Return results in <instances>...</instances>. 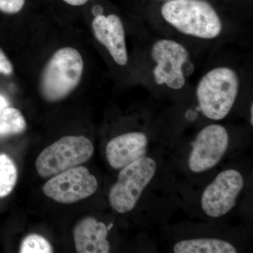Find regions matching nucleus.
Returning a JSON list of instances; mask_svg holds the SVG:
<instances>
[{
    "label": "nucleus",
    "mask_w": 253,
    "mask_h": 253,
    "mask_svg": "<svg viewBox=\"0 0 253 253\" xmlns=\"http://www.w3.org/2000/svg\"><path fill=\"white\" fill-rule=\"evenodd\" d=\"M63 1L71 6H79L86 4L88 0H63Z\"/></svg>",
    "instance_id": "obj_20"
},
{
    "label": "nucleus",
    "mask_w": 253,
    "mask_h": 253,
    "mask_svg": "<svg viewBox=\"0 0 253 253\" xmlns=\"http://www.w3.org/2000/svg\"><path fill=\"white\" fill-rule=\"evenodd\" d=\"M18 169L13 160L6 154H0V198L11 194L16 186Z\"/></svg>",
    "instance_id": "obj_15"
},
{
    "label": "nucleus",
    "mask_w": 253,
    "mask_h": 253,
    "mask_svg": "<svg viewBox=\"0 0 253 253\" xmlns=\"http://www.w3.org/2000/svg\"><path fill=\"white\" fill-rule=\"evenodd\" d=\"M161 14L168 23L186 36L211 40L222 31L217 11L205 0H169L163 4Z\"/></svg>",
    "instance_id": "obj_1"
},
{
    "label": "nucleus",
    "mask_w": 253,
    "mask_h": 253,
    "mask_svg": "<svg viewBox=\"0 0 253 253\" xmlns=\"http://www.w3.org/2000/svg\"><path fill=\"white\" fill-rule=\"evenodd\" d=\"M156 169V161L146 156L121 169L117 181L109 194V204L113 209L121 214L133 211L154 179Z\"/></svg>",
    "instance_id": "obj_4"
},
{
    "label": "nucleus",
    "mask_w": 253,
    "mask_h": 253,
    "mask_svg": "<svg viewBox=\"0 0 253 253\" xmlns=\"http://www.w3.org/2000/svg\"><path fill=\"white\" fill-rule=\"evenodd\" d=\"M9 103L6 98L0 94V114L4 111L5 109L9 107Z\"/></svg>",
    "instance_id": "obj_19"
},
{
    "label": "nucleus",
    "mask_w": 253,
    "mask_h": 253,
    "mask_svg": "<svg viewBox=\"0 0 253 253\" xmlns=\"http://www.w3.org/2000/svg\"><path fill=\"white\" fill-rule=\"evenodd\" d=\"M94 154V146L84 136H66L43 150L37 158L36 168L42 178L51 177L86 162Z\"/></svg>",
    "instance_id": "obj_5"
},
{
    "label": "nucleus",
    "mask_w": 253,
    "mask_h": 253,
    "mask_svg": "<svg viewBox=\"0 0 253 253\" xmlns=\"http://www.w3.org/2000/svg\"><path fill=\"white\" fill-rule=\"evenodd\" d=\"M250 122H251V126H253V104H251V118H250Z\"/></svg>",
    "instance_id": "obj_21"
},
{
    "label": "nucleus",
    "mask_w": 253,
    "mask_h": 253,
    "mask_svg": "<svg viewBox=\"0 0 253 253\" xmlns=\"http://www.w3.org/2000/svg\"><path fill=\"white\" fill-rule=\"evenodd\" d=\"M98 188V181L89 169L76 166L51 176L43 186L46 196L56 202L71 204L92 196Z\"/></svg>",
    "instance_id": "obj_7"
},
{
    "label": "nucleus",
    "mask_w": 253,
    "mask_h": 253,
    "mask_svg": "<svg viewBox=\"0 0 253 253\" xmlns=\"http://www.w3.org/2000/svg\"><path fill=\"white\" fill-rule=\"evenodd\" d=\"M151 56L156 66L154 69L155 81L160 85L166 84L172 89H180L185 85L183 66L189 60L187 49L172 40H160L151 50Z\"/></svg>",
    "instance_id": "obj_9"
},
{
    "label": "nucleus",
    "mask_w": 253,
    "mask_h": 253,
    "mask_svg": "<svg viewBox=\"0 0 253 253\" xmlns=\"http://www.w3.org/2000/svg\"><path fill=\"white\" fill-rule=\"evenodd\" d=\"M95 38L107 49L115 62L126 66L128 62L126 33L121 18L117 15H97L92 21Z\"/></svg>",
    "instance_id": "obj_10"
},
{
    "label": "nucleus",
    "mask_w": 253,
    "mask_h": 253,
    "mask_svg": "<svg viewBox=\"0 0 253 253\" xmlns=\"http://www.w3.org/2000/svg\"><path fill=\"white\" fill-rule=\"evenodd\" d=\"M175 253H236L238 250L229 241L214 238L181 240L174 244Z\"/></svg>",
    "instance_id": "obj_13"
},
{
    "label": "nucleus",
    "mask_w": 253,
    "mask_h": 253,
    "mask_svg": "<svg viewBox=\"0 0 253 253\" xmlns=\"http://www.w3.org/2000/svg\"><path fill=\"white\" fill-rule=\"evenodd\" d=\"M84 70V61L79 51L73 47L58 50L42 73L40 89L46 101H61L79 84Z\"/></svg>",
    "instance_id": "obj_3"
},
{
    "label": "nucleus",
    "mask_w": 253,
    "mask_h": 253,
    "mask_svg": "<svg viewBox=\"0 0 253 253\" xmlns=\"http://www.w3.org/2000/svg\"><path fill=\"white\" fill-rule=\"evenodd\" d=\"M244 185V176L238 169L221 171L203 192L201 199L203 212L212 218L226 215L235 207Z\"/></svg>",
    "instance_id": "obj_6"
},
{
    "label": "nucleus",
    "mask_w": 253,
    "mask_h": 253,
    "mask_svg": "<svg viewBox=\"0 0 253 253\" xmlns=\"http://www.w3.org/2000/svg\"><path fill=\"white\" fill-rule=\"evenodd\" d=\"M229 135L227 129L221 125L205 126L192 144L188 166L194 173L207 172L217 166L227 151Z\"/></svg>",
    "instance_id": "obj_8"
},
{
    "label": "nucleus",
    "mask_w": 253,
    "mask_h": 253,
    "mask_svg": "<svg viewBox=\"0 0 253 253\" xmlns=\"http://www.w3.org/2000/svg\"><path fill=\"white\" fill-rule=\"evenodd\" d=\"M26 127V119L19 110L8 107L0 114V136L21 134Z\"/></svg>",
    "instance_id": "obj_14"
},
{
    "label": "nucleus",
    "mask_w": 253,
    "mask_h": 253,
    "mask_svg": "<svg viewBox=\"0 0 253 253\" xmlns=\"http://www.w3.org/2000/svg\"><path fill=\"white\" fill-rule=\"evenodd\" d=\"M14 71L12 64L4 53L0 49V74L10 76Z\"/></svg>",
    "instance_id": "obj_18"
},
{
    "label": "nucleus",
    "mask_w": 253,
    "mask_h": 253,
    "mask_svg": "<svg viewBox=\"0 0 253 253\" xmlns=\"http://www.w3.org/2000/svg\"><path fill=\"white\" fill-rule=\"evenodd\" d=\"M110 229V226L94 217L83 218L73 229L76 251L79 253H109L111 245L108 234Z\"/></svg>",
    "instance_id": "obj_12"
},
{
    "label": "nucleus",
    "mask_w": 253,
    "mask_h": 253,
    "mask_svg": "<svg viewBox=\"0 0 253 253\" xmlns=\"http://www.w3.org/2000/svg\"><path fill=\"white\" fill-rule=\"evenodd\" d=\"M54 252L51 244L45 238L36 234H29L23 239L20 246L21 253H51Z\"/></svg>",
    "instance_id": "obj_16"
},
{
    "label": "nucleus",
    "mask_w": 253,
    "mask_h": 253,
    "mask_svg": "<svg viewBox=\"0 0 253 253\" xmlns=\"http://www.w3.org/2000/svg\"><path fill=\"white\" fill-rule=\"evenodd\" d=\"M26 0H0V11L6 14H16L24 6Z\"/></svg>",
    "instance_id": "obj_17"
},
{
    "label": "nucleus",
    "mask_w": 253,
    "mask_h": 253,
    "mask_svg": "<svg viewBox=\"0 0 253 253\" xmlns=\"http://www.w3.org/2000/svg\"><path fill=\"white\" fill-rule=\"evenodd\" d=\"M239 86V78L230 68H215L206 73L196 89L198 103L204 116L212 121L225 118L235 104Z\"/></svg>",
    "instance_id": "obj_2"
},
{
    "label": "nucleus",
    "mask_w": 253,
    "mask_h": 253,
    "mask_svg": "<svg viewBox=\"0 0 253 253\" xmlns=\"http://www.w3.org/2000/svg\"><path fill=\"white\" fill-rule=\"evenodd\" d=\"M149 139L141 131H131L113 138L106 146V157L113 169H121L146 156Z\"/></svg>",
    "instance_id": "obj_11"
}]
</instances>
